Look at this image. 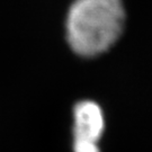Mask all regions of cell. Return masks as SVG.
Instances as JSON below:
<instances>
[{
	"instance_id": "1",
	"label": "cell",
	"mask_w": 152,
	"mask_h": 152,
	"mask_svg": "<svg viewBox=\"0 0 152 152\" xmlns=\"http://www.w3.org/2000/svg\"><path fill=\"white\" fill-rule=\"evenodd\" d=\"M124 24L122 0H76L66 17V38L77 54L91 58L120 38Z\"/></svg>"
},
{
	"instance_id": "2",
	"label": "cell",
	"mask_w": 152,
	"mask_h": 152,
	"mask_svg": "<svg viewBox=\"0 0 152 152\" xmlns=\"http://www.w3.org/2000/svg\"><path fill=\"white\" fill-rule=\"evenodd\" d=\"M102 108L90 100L80 102L75 107V152H100L98 141L103 135Z\"/></svg>"
}]
</instances>
